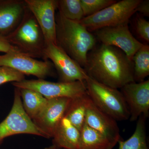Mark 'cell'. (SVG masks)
Instances as JSON below:
<instances>
[{"label": "cell", "mask_w": 149, "mask_h": 149, "mask_svg": "<svg viewBox=\"0 0 149 149\" xmlns=\"http://www.w3.org/2000/svg\"><path fill=\"white\" fill-rule=\"evenodd\" d=\"M19 89L23 108L27 115L33 120L45 107L48 100L32 90Z\"/></svg>", "instance_id": "ac0fdd59"}, {"label": "cell", "mask_w": 149, "mask_h": 149, "mask_svg": "<svg viewBox=\"0 0 149 149\" xmlns=\"http://www.w3.org/2000/svg\"><path fill=\"white\" fill-rule=\"evenodd\" d=\"M116 143H114L112 144L111 145L109 146L108 147V148L106 149H112L113 148V147L115 146V145H116Z\"/></svg>", "instance_id": "83f0119b"}, {"label": "cell", "mask_w": 149, "mask_h": 149, "mask_svg": "<svg viewBox=\"0 0 149 149\" xmlns=\"http://www.w3.org/2000/svg\"><path fill=\"white\" fill-rule=\"evenodd\" d=\"M84 68L88 76L115 89L135 82L133 61L121 50L112 46L101 44L95 46L88 53Z\"/></svg>", "instance_id": "6da1fadb"}, {"label": "cell", "mask_w": 149, "mask_h": 149, "mask_svg": "<svg viewBox=\"0 0 149 149\" xmlns=\"http://www.w3.org/2000/svg\"><path fill=\"white\" fill-rule=\"evenodd\" d=\"M72 100L66 97L49 99L43 110L33 120L48 138L53 136L59 123L64 117Z\"/></svg>", "instance_id": "4fadbf2b"}, {"label": "cell", "mask_w": 149, "mask_h": 149, "mask_svg": "<svg viewBox=\"0 0 149 149\" xmlns=\"http://www.w3.org/2000/svg\"><path fill=\"white\" fill-rule=\"evenodd\" d=\"M136 12H139L141 15L145 17L149 16V1L141 0L136 9Z\"/></svg>", "instance_id": "4316f807"}, {"label": "cell", "mask_w": 149, "mask_h": 149, "mask_svg": "<svg viewBox=\"0 0 149 149\" xmlns=\"http://www.w3.org/2000/svg\"><path fill=\"white\" fill-rule=\"evenodd\" d=\"M54 146L66 149H80V132L66 117L61 119L54 133Z\"/></svg>", "instance_id": "2e32d148"}, {"label": "cell", "mask_w": 149, "mask_h": 149, "mask_svg": "<svg viewBox=\"0 0 149 149\" xmlns=\"http://www.w3.org/2000/svg\"><path fill=\"white\" fill-rule=\"evenodd\" d=\"M56 147L54 145V146H52L48 147V148H45L44 149H56Z\"/></svg>", "instance_id": "f1b7e54d"}, {"label": "cell", "mask_w": 149, "mask_h": 149, "mask_svg": "<svg viewBox=\"0 0 149 149\" xmlns=\"http://www.w3.org/2000/svg\"><path fill=\"white\" fill-rule=\"evenodd\" d=\"M141 1H117L95 14L83 17L79 22L91 32L104 27L128 23L130 17L136 13V8Z\"/></svg>", "instance_id": "5b68a950"}, {"label": "cell", "mask_w": 149, "mask_h": 149, "mask_svg": "<svg viewBox=\"0 0 149 149\" xmlns=\"http://www.w3.org/2000/svg\"><path fill=\"white\" fill-rule=\"evenodd\" d=\"M15 88L27 89L40 93L46 99L66 97L74 99L88 93L85 81L50 82L42 79L22 80L13 83Z\"/></svg>", "instance_id": "52a82bcc"}, {"label": "cell", "mask_w": 149, "mask_h": 149, "mask_svg": "<svg viewBox=\"0 0 149 149\" xmlns=\"http://www.w3.org/2000/svg\"><path fill=\"white\" fill-rule=\"evenodd\" d=\"M133 77L136 83L143 82L149 75V46L144 45L133 56Z\"/></svg>", "instance_id": "ffe728a7"}, {"label": "cell", "mask_w": 149, "mask_h": 149, "mask_svg": "<svg viewBox=\"0 0 149 149\" xmlns=\"http://www.w3.org/2000/svg\"><path fill=\"white\" fill-rule=\"evenodd\" d=\"M24 74L8 67L0 66V85L8 82H19L24 80Z\"/></svg>", "instance_id": "cb8c5ba5"}, {"label": "cell", "mask_w": 149, "mask_h": 149, "mask_svg": "<svg viewBox=\"0 0 149 149\" xmlns=\"http://www.w3.org/2000/svg\"><path fill=\"white\" fill-rule=\"evenodd\" d=\"M6 39L22 54L44 60L46 42L42 31L27 7L21 22Z\"/></svg>", "instance_id": "3957f363"}, {"label": "cell", "mask_w": 149, "mask_h": 149, "mask_svg": "<svg viewBox=\"0 0 149 149\" xmlns=\"http://www.w3.org/2000/svg\"><path fill=\"white\" fill-rule=\"evenodd\" d=\"M116 120L102 111L89 100L85 115V123L111 141L120 140Z\"/></svg>", "instance_id": "5bb4252c"}, {"label": "cell", "mask_w": 149, "mask_h": 149, "mask_svg": "<svg viewBox=\"0 0 149 149\" xmlns=\"http://www.w3.org/2000/svg\"><path fill=\"white\" fill-rule=\"evenodd\" d=\"M88 94L93 103L116 120L129 119L130 113L122 93L88 76L85 81Z\"/></svg>", "instance_id": "277c9868"}, {"label": "cell", "mask_w": 149, "mask_h": 149, "mask_svg": "<svg viewBox=\"0 0 149 149\" xmlns=\"http://www.w3.org/2000/svg\"><path fill=\"white\" fill-rule=\"evenodd\" d=\"M42 29L46 43H56L57 0H24Z\"/></svg>", "instance_id": "7c38bea8"}, {"label": "cell", "mask_w": 149, "mask_h": 149, "mask_svg": "<svg viewBox=\"0 0 149 149\" xmlns=\"http://www.w3.org/2000/svg\"><path fill=\"white\" fill-rule=\"evenodd\" d=\"M56 45L84 68L88 53L95 47V37L80 22L56 14Z\"/></svg>", "instance_id": "7a4b0ae2"}, {"label": "cell", "mask_w": 149, "mask_h": 149, "mask_svg": "<svg viewBox=\"0 0 149 149\" xmlns=\"http://www.w3.org/2000/svg\"><path fill=\"white\" fill-rule=\"evenodd\" d=\"M101 44L120 49L132 61L134 55L143 45L130 32L128 23L115 27H104L95 31Z\"/></svg>", "instance_id": "9c48e42d"}, {"label": "cell", "mask_w": 149, "mask_h": 149, "mask_svg": "<svg viewBox=\"0 0 149 149\" xmlns=\"http://www.w3.org/2000/svg\"><path fill=\"white\" fill-rule=\"evenodd\" d=\"M19 134H29L47 138L24 110L20 89L15 90L13 105L5 120L0 123V143L6 137Z\"/></svg>", "instance_id": "8992f818"}, {"label": "cell", "mask_w": 149, "mask_h": 149, "mask_svg": "<svg viewBox=\"0 0 149 149\" xmlns=\"http://www.w3.org/2000/svg\"><path fill=\"white\" fill-rule=\"evenodd\" d=\"M27 8L24 0H0V36L6 37L16 29Z\"/></svg>", "instance_id": "9a60e30c"}, {"label": "cell", "mask_w": 149, "mask_h": 149, "mask_svg": "<svg viewBox=\"0 0 149 149\" xmlns=\"http://www.w3.org/2000/svg\"><path fill=\"white\" fill-rule=\"evenodd\" d=\"M0 66L8 67L24 75H33L42 80L52 74L54 67L49 60H37L26 55L14 52L0 55Z\"/></svg>", "instance_id": "30bf717a"}, {"label": "cell", "mask_w": 149, "mask_h": 149, "mask_svg": "<svg viewBox=\"0 0 149 149\" xmlns=\"http://www.w3.org/2000/svg\"><path fill=\"white\" fill-rule=\"evenodd\" d=\"M80 149H106L112 144L111 141L85 123L80 131Z\"/></svg>", "instance_id": "e0dca14e"}, {"label": "cell", "mask_w": 149, "mask_h": 149, "mask_svg": "<svg viewBox=\"0 0 149 149\" xmlns=\"http://www.w3.org/2000/svg\"><path fill=\"white\" fill-rule=\"evenodd\" d=\"M90 99L88 93L80 97L72 99L65 115V117L80 131L85 123L86 110Z\"/></svg>", "instance_id": "d6986e66"}, {"label": "cell", "mask_w": 149, "mask_h": 149, "mask_svg": "<svg viewBox=\"0 0 149 149\" xmlns=\"http://www.w3.org/2000/svg\"><path fill=\"white\" fill-rule=\"evenodd\" d=\"M84 17L95 14L117 2L116 0H80Z\"/></svg>", "instance_id": "603a6c76"}, {"label": "cell", "mask_w": 149, "mask_h": 149, "mask_svg": "<svg viewBox=\"0 0 149 149\" xmlns=\"http://www.w3.org/2000/svg\"><path fill=\"white\" fill-rule=\"evenodd\" d=\"M44 54V60H50L53 64L60 82H84L88 78L84 68L54 43H46Z\"/></svg>", "instance_id": "ba28073f"}, {"label": "cell", "mask_w": 149, "mask_h": 149, "mask_svg": "<svg viewBox=\"0 0 149 149\" xmlns=\"http://www.w3.org/2000/svg\"><path fill=\"white\" fill-rule=\"evenodd\" d=\"M128 106L130 120L135 121L141 116L147 118L149 110V80L132 82L120 88Z\"/></svg>", "instance_id": "8fae6325"}, {"label": "cell", "mask_w": 149, "mask_h": 149, "mask_svg": "<svg viewBox=\"0 0 149 149\" xmlns=\"http://www.w3.org/2000/svg\"><path fill=\"white\" fill-rule=\"evenodd\" d=\"M0 52L5 54L9 52L22 54L17 49L10 44L6 37L2 36H0Z\"/></svg>", "instance_id": "484cf974"}, {"label": "cell", "mask_w": 149, "mask_h": 149, "mask_svg": "<svg viewBox=\"0 0 149 149\" xmlns=\"http://www.w3.org/2000/svg\"><path fill=\"white\" fill-rule=\"evenodd\" d=\"M135 29L139 38L147 43L149 42V22L140 16L135 21Z\"/></svg>", "instance_id": "d4e9b609"}, {"label": "cell", "mask_w": 149, "mask_h": 149, "mask_svg": "<svg viewBox=\"0 0 149 149\" xmlns=\"http://www.w3.org/2000/svg\"><path fill=\"white\" fill-rule=\"evenodd\" d=\"M57 9L68 20L80 22L84 17L80 0H57Z\"/></svg>", "instance_id": "7402d4cb"}, {"label": "cell", "mask_w": 149, "mask_h": 149, "mask_svg": "<svg viewBox=\"0 0 149 149\" xmlns=\"http://www.w3.org/2000/svg\"><path fill=\"white\" fill-rule=\"evenodd\" d=\"M146 118L142 115L139 118L136 129L128 140L118 141V149H148L146 139Z\"/></svg>", "instance_id": "44dd1931"}]
</instances>
